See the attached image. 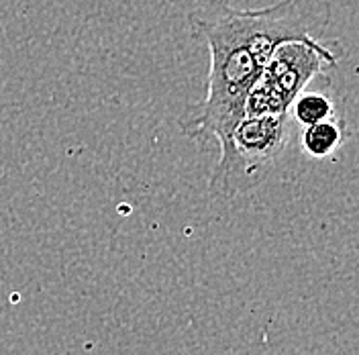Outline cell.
Returning a JSON list of instances; mask_svg holds the SVG:
<instances>
[{"label":"cell","mask_w":359,"mask_h":355,"mask_svg":"<svg viewBox=\"0 0 359 355\" xmlns=\"http://www.w3.org/2000/svg\"><path fill=\"white\" fill-rule=\"evenodd\" d=\"M288 112H290L292 121L298 127H309V125H314V123H320V121H327L331 116L341 114L335 100L329 94L318 92V90H304V92H300L296 96V100L292 102Z\"/></svg>","instance_id":"5"},{"label":"cell","mask_w":359,"mask_h":355,"mask_svg":"<svg viewBox=\"0 0 359 355\" xmlns=\"http://www.w3.org/2000/svg\"><path fill=\"white\" fill-rule=\"evenodd\" d=\"M290 112L243 116L219 145V161L208 180L215 199H237L257 188L286 152L294 133Z\"/></svg>","instance_id":"2"},{"label":"cell","mask_w":359,"mask_h":355,"mask_svg":"<svg viewBox=\"0 0 359 355\" xmlns=\"http://www.w3.org/2000/svg\"><path fill=\"white\" fill-rule=\"evenodd\" d=\"M333 8L329 0H280L266 8H235L229 0H202L190 13L194 39L210 51L206 96L188 105L178 127L190 139H215L223 145L245 116L247 94L284 41H316Z\"/></svg>","instance_id":"1"},{"label":"cell","mask_w":359,"mask_h":355,"mask_svg":"<svg viewBox=\"0 0 359 355\" xmlns=\"http://www.w3.org/2000/svg\"><path fill=\"white\" fill-rule=\"evenodd\" d=\"M345 139H347V127L341 114L302 127L300 131V145L304 154L313 159H327L337 154L343 147Z\"/></svg>","instance_id":"4"},{"label":"cell","mask_w":359,"mask_h":355,"mask_svg":"<svg viewBox=\"0 0 359 355\" xmlns=\"http://www.w3.org/2000/svg\"><path fill=\"white\" fill-rule=\"evenodd\" d=\"M339 55L320 41L280 43L247 94L245 116L282 114L290 111L296 96L327 66H335Z\"/></svg>","instance_id":"3"}]
</instances>
